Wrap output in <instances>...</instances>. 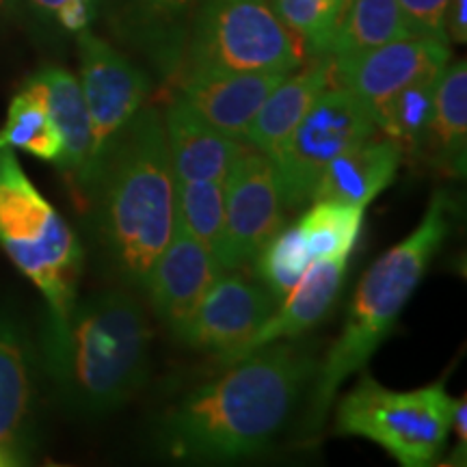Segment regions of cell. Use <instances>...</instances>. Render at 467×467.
I'll return each instance as SVG.
<instances>
[{
  "label": "cell",
  "mask_w": 467,
  "mask_h": 467,
  "mask_svg": "<svg viewBox=\"0 0 467 467\" xmlns=\"http://www.w3.org/2000/svg\"><path fill=\"white\" fill-rule=\"evenodd\" d=\"M317 366L307 348L284 340L232 361L223 375L167 409L159 422L162 451L186 461L260 457L288 422Z\"/></svg>",
  "instance_id": "cell-1"
},
{
  "label": "cell",
  "mask_w": 467,
  "mask_h": 467,
  "mask_svg": "<svg viewBox=\"0 0 467 467\" xmlns=\"http://www.w3.org/2000/svg\"><path fill=\"white\" fill-rule=\"evenodd\" d=\"M115 271L143 288L150 268L173 232V171L162 115L141 107L104 159L87 213Z\"/></svg>",
  "instance_id": "cell-2"
},
{
  "label": "cell",
  "mask_w": 467,
  "mask_h": 467,
  "mask_svg": "<svg viewBox=\"0 0 467 467\" xmlns=\"http://www.w3.org/2000/svg\"><path fill=\"white\" fill-rule=\"evenodd\" d=\"M151 325L130 292L110 288L76 301L57 331H44V368L69 409L104 416L150 379Z\"/></svg>",
  "instance_id": "cell-3"
},
{
  "label": "cell",
  "mask_w": 467,
  "mask_h": 467,
  "mask_svg": "<svg viewBox=\"0 0 467 467\" xmlns=\"http://www.w3.org/2000/svg\"><path fill=\"white\" fill-rule=\"evenodd\" d=\"M448 236V197L437 191L416 230L388 249L366 271L350 303L347 323L334 347L317 366L306 431H318L334 407L337 392L361 372L394 325Z\"/></svg>",
  "instance_id": "cell-4"
},
{
  "label": "cell",
  "mask_w": 467,
  "mask_h": 467,
  "mask_svg": "<svg viewBox=\"0 0 467 467\" xmlns=\"http://www.w3.org/2000/svg\"><path fill=\"white\" fill-rule=\"evenodd\" d=\"M0 247L42 292L48 306L44 331L61 329L78 301L83 247L7 148H0Z\"/></svg>",
  "instance_id": "cell-5"
},
{
  "label": "cell",
  "mask_w": 467,
  "mask_h": 467,
  "mask_svg": "<svg viewBox=\"0 0 467 467\" xmlns=\"http://www.w3.org/2000/svg\"><path fill=\"white\" fill-rule=\"evenodd\" d=\"M454 399L443 381L394 392L361 370L336 409V435L381 446L402 467L433 465L451 435Z\"/></svg>",
  "instance_id": "cell-6"
},
{
  "label": "cell",
  "mask_w": 467,
  "mask_h": 467,
  "mask_svg": "<svg viewBox=\"0 0 467 467\" xmlns=\"http://www.w3.org/2000/svg\"><path fill=\"white\" fill-rule=\"evenodd\" d=\"M307 52L273 0H206L191 42L189 72H295Z\"/></svg>",
  "instance_id": "cell-7"
},
{
  "label": "cell",
  "mask_w": 467,
  "mask_h": 467,
  "mask_svg": "<svg viewBox=\"0 0 467 467\" xmlns=\"http://www.w3.org/2000/svg\"><path fill=\"white\" fill-rule=\"evenodd\" d=\"M375 134V119L359 98L340 85L327 87L275 154L268 156L284 206L301 208L309 202L325 167L344 150Z\"/></svg>",
  "instance_id": "cell-8"
},
{
  "label": "cell",
  "mask_w": 467,
  "mask_h": 467,
  "mask_svg": "<svg viewBox=\"0 0 467 467\" xmlns=\"http://www.w3.org/2000/svg\"><path fill=\"white\" fill-rule=\"evenodd\" d=\"M78 83L91 119L93 184H96L98 171L110 148L145 104L150 78L130 58L87 28L78 33Z\"/></svg>",
  "instance_id": "cell-9"
},
{
  "label": "cell",
  "mask_w": 467,
  "mask_h": 467,
  "mask_svg": "<svg viewBox=\"0 0 467 467\" xmlns=\"http://www.w3.org/2000/svg\"><path fill=\"white\" fill-rule=\"evenodd\" d=\"M284 202L273 161L247 148L225 180V225L217 260L223 271H238L258 258L284 227Z\"/></svg>",
  "instance_id": "cell-10"
},
{
  "label": "cell",
  "mask_w": 467,
  "mask_h": 467,
  "mask_svg": "<svg viewBox=\"0 0 467 467\" xmlns=\"http://www.w3.org/2000/svg\"><path fill=\"white\" fill-rule=\"evenodd\" d=\"M331 61L336 85L359 98L375 117L377 110L407 85L440 76L451 61V46L440 39L409 35L361 55Z\"/></svg>",
  "instance_id": "cell-11"
},
{
  "label": "cell",
  "mask_w": 467,
  "mask_h": 467,
  "mask_svg": "<svg viewBox=\"0 0 467 467\" xmlns=\"http://www.w3.org/2000/svg\"><path fill=\"white\" fill-rule=\"evenodd\" d=\"M275 307L277 299L265 285L249 282L236 271H223L210 285L180 342L219 355L221 364H225L255 336Z\"/></svg>",
  "instance_id": "cell-12"
},
{
  "label": "cell",
  "mask_w": 467,
  "mask_h": 467,
  "mask_svg": "<svg viewBox=\"0 0 467 467\" xmlns=\"http://www.w3.org/2000/svg\"><path fill=\"white\" fill-rule=\"evenodd\" d=\"M221 273L217 255L173 219L171 238L151 265L143 288L156 318L178 340Z\"/></svg>",
  "instance_id": "cell-13"
},
{
  "label": "cell",
  "mask_w": 467,
  "mask_h": 467,
  "mask_svg": "<svg viewBox=\"0 0 467 467\" xmlns=\"http://www.w3.org/2000/svg\"><path fill=\"white\" fill-rule=\"evenodd\" d=\"M28 80L44 96L52 121L61 134L63 150L57 162L58 171L67 180L78 208L87 213L93 189V134L78 78L66 67L48 66Z\"/></svg>",
  "instance_id": "cell-14"
},
{
  "label": "cell",
  "mask_w": 467,
  "mask_h": 467,
  "mask_svg": "<svg viewBox=\"0 0 467 467\" xmlns=\"http://www.w3.org/2000/svg\"><path fill=\"white\" fill-rule=\"evenodd\" d=\"M35 370L33 350L20 320L0 309V454L14 465L33 451Z\"/></svg>",
  "instance_id": "cell-15"
},
{
  "label": "cell",
  "mask_w": 467,
  "mask_h": 467,
  "mask_svg": "<svg viewBox=\"0 0 467 467\" xmlns=\"http://www.w3.org/2000/svg\"><path fill=\"white\" fill-rule=\"evenodd\" d=\"M284 76L282 72H189L175 98L214 130L244 141V132L262 102Z\"/></svg>",
  "instance_id": "cell-16"
},
{
  "label": "cell",
  "mask_w": 467,
  "mask_h": 467,
  "mask_svg": "<svg viewBox=\"0 0 467 467\" xmlns=\"http://www.w3.org/2000/svg\"><path fill=\"white\" fill-rule=\"evenodd\" d=\"M161 115L173 180L225 184L227 175L249 145L214 130L180 98H173Z\"/></svg>",
  "instance_id": "cell-17"
},
{
  "label": "cell",
  "mask_w": 467,
  "mask_h": 467,
  "mask_svg": "<svg viewBox=\"0 0 467 467\" xmlns=\"http://www.w3.org/2000/svg\"><path fill=\"white\" fill-rule=\"evenodd\" d=\"M347 266L348 258H318L309 262L307 271L282 299V306L273 309V314L255 331V336L249 337L223 366L266 347V344L306 334L320 320H325L340 295L344 277H347Z\"/></svg>",
  "instance_id": "cell-18"
},
{
  "label": "cell",
  "mask_w": 467,
  "mask_h": 467,
  "mask_svg": "<svg viewBox=\"0 0 467 467\" xmlns=\"http://www.w3.org/2000/svg\"><path fill=\"white\" fill-rule=\"evenodd\" d=\"M405 150L394 139L370 137L337 154L320 173L309 202L366 208L394 182Z\"/></svg>",
  "instance_id": "cell-19"
},
{
  "label": "cell",
  "mask_w": 467,
  "mask_h": 467,
  "mask_svg": "<svg viewBox=\"0 0 467 467\" xmlns=\"http://www.w3.org/2000/svg\"><path fill=\"white\" fill-rule=\"evenodd\" d=\"M331 85H336L331 57H317V61L296 74H285L282 83L262 102L244 132V143L266 156L275 154L320 93Z\"/></svg>",
  "instance_id": "cell-20"
},
{
  "label": "cell",
  "mask_w": 467,
  "mask_h": 467,
  "mask_svg": "<svg viewBox=\"0 0 467 467\" xmlns=\"http://www.w3.org/2000/svg\"><path fill=\"white\" fill-rule=\"evenodd\" d=\"M441 173L463 178L467 156V63L446 66L435 89L433 113L420 150Z\"/></svg>",
  "instance_id": "cell-21"
},
{
  "label": "cell",
  "mask_w": 467,
  "mask_h": 467,
  "mask_svg": "<svg viewBox=\"0 0 467 467\" xmlns=\"http://www.w3.org/2000/svg\"><path fill=\"white\" fill-rule=\"evenodd\" d=\"M399 0H353L331 39V58H347L409 37Z\"/></svg>",
  "instance_id": "cell-22"
},
{
  "label": "cell",
  "mask_w": 467,
  "mask_h": 467,
  "mask_svg": "<svg viewBox=\"0 0 467 467\" xmlns=\"http://www.w3.org/2000/svg\"><path fill=\"white\" fill-rule=\"evenodd\" d=\"M0 148L26 151L50 165H57L61 159V134L52 121L44 96L31 80H26L9 104L7 119L0 128Z\"/></svg>",
  "instance_id": "cell-23"
},
{
  "label": "cell",
  "mask_w": 467,
  "mask_h": 467,
  "mask_svg": "<svg viewBox=\"0 0 467 467\" xmlns=\"http://www.w3.org/2000/svg\"><path fill=\"white\" fill-rule=\"evenodd\" d=\"M364 213L366 208L314 202V206L296 223L306 238L312 260L348 258L358 244Z\"/></svg>",
  "instance_id": "cell-24"
},
{
  "label": "cell",
  "mask_w": 467,
  "mask_h": 467,
  "mask_svg": "<svg viewBox=\"0 0 467 467\" xmlns=\"http://www.w3.org/2000/svg\"><path fill=\"white\" fill-rule=\"evenodd\" d=\"M440 76L407 85L394 98H389L372 117L377 130L399 141L405 150V156L407 151H418L420 145H422L426 126H429L431 113H433L435 89L437 83H440Z\"/></svg>",
  "instance_id": "cell-25"
},
{
  "label": "cell",
  "mask_w": 467,
  "mask_h": 467,
  "mask_svg": "<svg viewBox=\"0 0 467 467\" xmlns=\"http://www.w3.org/2000/svg\"><path fill=\"white\" fill-rule=\"evenodd\" d=\"M175 221L214 255L225 225V184L173 180Z\"/></svg>",
  "instance_id": "cell-26"
},
{
  "label": "cell",
  "mask_w": 467,
  "mask_h": 467,
  "mask_svg": "<svg viewBox=\"0 0 467 467\" xmlns=\"http://www.w3.org/2000/svg\"><path fill=\"white\" fill-rule=\"evenodd\" d=\"M258 275L262 277V285L282 301L288 295L292 285L299 282L303 273L307 271L312 255L306 244V238L299 225L282 227L275 236L265 244L258 254Z\"/></svg>",
  "instance_id": "cell-27"
},
{
  "label": "cell",
  "mask_w": 467,
  "mask_h": 467,
  "mask_svg": "<svg viewBox=\"0 0 467 467\" xmlns=\"http://www.w3.org/2000/svg\"><path fill=\"white\" fill-rule=\"evenodd\" d=\"M273 5L309 57L329 55L331 39L340 25V0H273Z\"/></svg>",
  "instance_id": "cell-28"
},
{
  "label": "cell",
  "mask_w": 467,
  "mask_h": 467,
  "mask_svg": "<svg viewBox=\"0 0 467 467\" xmlns=\"http://www.w3.org/2000/svg\"><path fill=\"white\" fill-rule=\"evenodd\" d=\"M451 0H399L400 14L407 28L418 37H431L448 42L446 37V9Z\"/></svg>",
  "instance_id": "cell-29"
},
{
  "label": "cell",
  "mask_w": 467,
  "mask_h": 467,
  "mask_svg": "<svg viewBox=\"0 0 467 467\" xmlns=\"http://www.w3.org/2000/svg\"><path fill=\"white\" fill-rule=\"evenodd\" d=\"M35 11L52 16L69 33H80L89 28L96 16L98 0H26Z\"/></svg>",
  "instance_id": "cell-30"
},
{
  "label": "cell",
  "mask_w": 467,
  "mask_h": 467,
  "mask_svg": "<svg viewBox=\"0 0 467 467\" xmlns=\"http://www.w3.org/2000/svg\"><path fill=\"white\" fill-rule=\"evenodd\" d=\"M192 0H130L134 14L148 26H169L184 17Z\"/></svg>",
  "instance_id": "cell-31"
},
{
  "label": "cell",
  "mask_w": 467,
  "mask_h": 467,
  "mask_svg": "<svg viewBox=\"0 0 467 467\" xmlns=\"http://www.w3.org/2000/svg\"><path fill=\"white\" fill-rule=\"evenodd\" d=\"M446 37L448 42H467V0H451L446 9Z\"/></svg>",
  "instance_id": "cell-32"
},
{
  "label": "cell",
  "mask_w": 467,
  "mask_h": 467,
  "mask_svg": "<svg viewBox=\"0 0 467 467\" xmlns=\"http://www.w3.org/2000/svg\"><path fill=\"white\" fill-rule=\"evenodd\" d=\"M451 431H454V435H457L461 454L465 457V451H467V396L465 394L461 396V399H454Z\"/></svg>",
  "instance_id": "cell-33"
},
{
  "label": "cell",
  "mask_w": 467,
  "mask_h": 467,
  "mask_svg": "<svg viewBox=\"0 0 467 467\" xmlns=\"http://www.w3.org/2000/svg\"><path fill=\"white\" fill-rule=\"evenodd\" d=\"M350 3H353V0H340V22H342L344 14H347V9L350 7Z\"/></svg>",
  "instance_id": "cell-34"
},
{
  "label": "cell",
  "mask_w": 467,
  "mask_h": 467,
  "mask_svg": "<svg viewBox=\"0 0 467 467\" xmlns=\"http://www.w3.org/2000/svg\"><path fill=\"white\" fill-rule=\"evenodd\" d=\"M11 3H14V0H0V16L7 14V9L11 7Z\"/></svg>",
  "instance_id": "cell-35"
}]
</instances>
